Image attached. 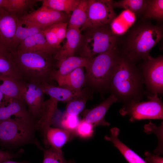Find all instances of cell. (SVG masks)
<instances>
[{
	"mask_svg": "<svg viewBox=\"0 0 163 163\" xmlns=\"http://www.w3.org/2000/svg\"><path fill=\"white\" fill-rule=\"evenodd\" d=\"M124 34L123 39L120 37L118 44L121 43V50H118L121 56L135 64L147 59L151 50L162 38L163 27L162 25H155L141 20Z\"/></svg>",
	"mask_w": 163,
	"mask_h": 163,
	"instance_id": "1",
	"label": "cell"
},
{
	"mask_svg": "<svg viewBox=\"0 0 163 163\" xmlns=\"http://www.w3.org/2000/svg\"><path fill=\"white\" fill-rule=\"evenodd\" d=\"M14 66L21 80L39 84L52 83L53 73L56 69L55 55L41 51L9 52Z\"/></svg>",
	"mask_w": 163,
	"mask_h": 163,
	"instance_id": "2",
	"label": "cell"
},
{
	"mask_svg": "<svg viewBox=\"0 0 163 163\" xmlns=\"http://www.w3.org/2000/svg\"><path fill=\"white\" fill-rule=\"evenodd\" d=\"M135 64L120 54L110 78L109 89L124 104L139 101L142 96L143 78Z\"/></svg>",
	"mask_w": 163,
	"mask_h": 163,
	"instance_id": "3",
	"label": "cell"
},
{
	"mask_svg": "<svg viewBox=\"0 0 163 163\" xmlns=\"http://www.w3.org/2000/svg\"><path fill=\"white\" fill-rule=\"evenodd\" d=\"M83 30L76 52L79 56L91 58L96 54L117 48L120 36L113 32L110 24Z\"/></svg>",
	"mask_w": 163,
	"mask_h": 163,
	"instance_id": "4",
	"label": "cell"
},
{
	"mask_svg": "<svg viewBox=\"0 0 163 163\" xmlns=\"http://www.w3.org/2000/svg\"><path fill=\"white\" fill-rule=\"evenodd\" d=\"M120 54L116 48L91 58L85 68V84L98 91L109 89L113 69Z\"/></svg>",
	"mask_w": 163,
	"mask_h": 163,
	"instance_id": "5",
	"label": "cell"
},
{
	"mask_svg": "<svg viewBox=\"0 0 163 163\" xmlns=\"http://www.w3.org/2000/svg\"><path fill=\"white\" fill-rule=\"evenodd\" d=\"M37 123L15 117L0 121V142L14 146L33 144L42 150L43 148L35 136Z\"/></svg>",
	"mask_w": 163,
	"mask_h": 163,
	"instance_id": "6",
	"label": "cell"
},
{
	"mask_svg": "<svg viewBox=\"0 0 163 163\" xmlns=\"http://www.w3.org/2000/svg\"><path fill=\"white\" fill-rule=\"evenodd\" d=\"M149 100L133 101L124 105L120 110L122 116L128 115L132 122L145 119H161L163 118V105L156 94L148 97Z\"/></svg>",
	"mask_w": 163,
	"mask_h": 163,
	"instance_id": "7",
	"label": "cell"
},
{
	"mask_svg": "<svg viewBox=\"0 0 163 163\" xmlns=\"http://www.w3.org/2000/svg\"><path fill=\"white\" fill-rule=\"evenodd\" d=\"M112 0H88L87 15L82 31L88 28L109 24L116 17Z\"/></svg>",
	"mask_w": 163,
	"mask_h": 163,
	"instance_id": "8",
	"label": "cell"
},
{
	"mask_svg": "<svg viewBox=\"0 0 163 163\" xmlns=\"http://www.w3.org/2000/svg\"><path fill=\"white\" fill-rule=\"evenodd\" d=\"M144 83L152 94H161L163 91V57L149 56L142 67Z\"/></svg>",
	"mask_w": 163,
	"mask_h": 163,
	"instance_id": "9",
	"label": "cell"
},
{
	"mask_svg": "<svg viewBox=\"0 0 163 163\" xmlns=\"http://www.w3.org/2000/svg\"><path fill=\"white\" fill-rule=\"evenodd\" d=\"M70 15L44 6L21 16L20 19L31 22L38 26L43 30L54 24L68 22Z\"/></svg>",
	"mask_w": 163,
	"mask_h": 163,
	"instance_id": "10",
	"label": "cell"
},
{
	"mask_svg": "<svg viewBox=\"0 0 163 163\" xmlns=\"http://www.w3.org/2000/svg\"><path fill=\"white\" fill-rule=\"evenodd\" d=\"M22 97L31 115L37 122L44 102V93L40 84L20 80Z\"/></svg>",
	"mask_w": 163,
	"mask_h": 163,
	"instance_id": "11",
	"label": "cell"
},
{
	"mask_svg": "<svg viewBox=\"0 0 163 163\" xmlns=\"http://www.w3.org/2000/svg\"><path fill=\"white\" fill-rule=\"evenodd\" d=\"M19 19L16 14L0 8V47L9 52L16 50L14 37Z\"/></svg>",
	"mask_w": 163,
	"mask_h": 163,
	"instance_id": "12",
	"label": "cell"
},
{
	"mask_svg": "<svg viewBox=\"0 0 163 163\" xmlns=\"http://www.w3.org/2000/svg\"><path fill=\"white\" fill-rule=\"evenodd\" d=\"M12 116L33 123L37 121L28 111L23 98H12L0 104V121L11 118Z\"/></svg>",
	"mask_w": 163,
	"mask_h": 163,
	"instance_id": "13",
	"label": "cell"
},
{
	"mask_svg": "<svg viewBox=\"0 0 163 163\" xmlns=\"http://www.w3.org/2000/svg\"><path fill=\"white\" fill-rule=\"evenodd\" d=\"M118 101L112 94L106 99L93 108L87 110L83 113V119L95 126H108L110 124L104 119L105 115L110 106L113 103Z\"/></svg>",
	"mask_w": 163,
	"mask_h": 163,
	"instance_id": "14",
	"label": "cell"
},
{
	"mask_svg": "<svg viewBox=\"0 0 163 163\" xmlns=\"http://www.w3.org/2000/svg\"><path fill=\"white\" fill-rule=\"evenodd\" d=\"M81 32L79 29L67 27L66 41L55 56L56 61L74 56L80 43Z\"/></svg>",
	"mask_w": 163,
	"mask_h": 163,
	"instance_id": "15",
	"label": "cell"
},
{
	"mask_svg": "<svg viewBox=\"0 0 163 163\" xmlns=\"http://www.w3.org/2000/svg\"><path fill=\"white\" fill-rule=\"evenodd\" d=\"M42 31L25 39L19 45L16 50L22 51H41L55 55L58 50L48 44Z\"/></svg>",
	"mask_w": 163,
	"mask_h": 163,
	"instance_id": "16",
	"label": "cell"
},
{
	"mask_svg": "<svg viewBox=\"0 0 163 163\" xmlns=\"http://www.w3.org/2000/svg\"><path fill=\"white\" fill-rule=\"evenodd\" d=\"M76 136L73 131L60 128L49 127L46 130L43 141L45 145L61 150L62 147Z\"/></svg>",
	"mask_w": 163,
	"mask_h": 163,
	"instance_id": "17",
	"label": "cell"
},
{
	"mask_svg": "<svg viewBox=\"0 0 163 163\" xmlns=\"http://www.w3.org/2000/svg\"><path fill=\"white\" fill-rule=\"evenodd\" d=\"M84 67L78 68L68 74L55 78L58 86L76 91L82 90L85 84Z\"/></svg>",
	"mask_w": 163,
	"mask_h": 163,
	"instance_id": "18",
	"label": "cell"
},
{
	"mask_svg": "<svg viewBox=\"0 0 163 163\" xmlns=\"http://www.w3.org/2000/svg\"><path fill=\"white\" fill-rule=\"evenodd\" d=\"M58 102L50 97L44 101L37 123L38 130L42 134L43 141L46 130L52 124L56 113Z\"/></svg>",
	"mask_w": 163,
	"mask_h": 163,
	"instance_id": "19",
	"label": "cell"
},
{
	"mask_svg": "<svg viewBox=\"0 0 163 163\" xmlns=\"http://www.w3.org/2000/svg\"><path fill=\"white\" fill-rule=\"evenodd\" d=\"M91 58L74 56L56 61V69L53 74L52 81L55 78L66 75L78 68H85Z\"/></svg>",
	"mask_w": 163,
	"mask_h": 163,
	"instance_id": "20",
	"label": "cell"
},
{
	"mask_svg": "<svg viewBox=\"0 0 163 163\" xmlns=\"http://www.w3.org/2000/svg\"><path fill=\"white\" fill-rule=\"evenodd\" d=\"M119 129L117 127L111 128L110 134L106 136L105 139L111 142L119 151L129 163H147L133 151L123 143L119 139Z\"/></svg>",
	"mask_w": 163,
	"mask_h": 163,
	"instance_id": "21",
	"label": "cell"
},
{
	"mask_svg": "<svg viewBox=\"0 0 163 163\" xmlns=\"http://www.w3.org/2000/svg\"><path fill=\"white\" fill-rule=\"evenodd\" d=\"M44 94L48 95L58 102L68 103L81 94L84 89L76 91L67 88L54 85L52 84H40Z\"/></svg>",
	"mask_w": 163,
	"mask_h": 163,
	"instance_id": "22",
	"label": "cell"
},
{
	"mask_svg": "<svg viewBox=\"0 0 163 163\" xmlns=\"http://www.w3.org/2000/svg\"><path fill=\"white\" fill-rule=\"evenodd\" d=\"M136 15L128 10H124L110 24L113 32L120 36L123 35L135 22Z\"/></svg>",
	"mask_w": 163,
	"mask_h": 163,
	"instance_id": "23",
	"label": "cell"
},
{
	"mask_svg": "<svg viewBox=\"0 0 163 163\" xmlns=\"http://www.w3.org/2000/svg\"><path fill=\"white\" fill-rule=\"evenodd\" d=\"M0 91L4 96V100L22 98L19 80L0 73Z\"/></svg>",
	"mask_w": 163,
	"mask_h": 163,
	"instance_id": "24",
	"label": "cell"
},
{
	"mask_svg": "<svg viewBox=\"0 0 163 163\" xmlns=\"http://www.w3.org/2000/svg\"><path fill=\"white\" fill-rule=\"evenodd\" d=\"M43 30L42 28L37 25L19 18L14 37L16 50L19 45L25 39Z\"/></svg>",
	"mask_w": 163,
	"mask_h": 163,
	"instance_id": "25",
	"label": "cell"
},
{
	"mask_svg": "<svg viewBox=\"0 0 163 163\" xmlns=\"http://www.w3.org/2000/svg\"><path fill=\"white\" fill-rule=\"evenodd\" d=\"M88 4V0H80L69 17L67 27L80 29L87 19Z\"/></svg>",
	"mask_w": 163,
	"mask_h": 163,
	"instance_id": "26",
	"label": "cell"
},
{
	"mask_svg": "<svg viewBox=\"0 0 163 163\" xmlns=\"http://www.w3.org/2000/svg\"><path fill=\"white\" fill-rule=\"evenodd\" d=\"M0 73L11 77L17 80L21 79L13 64L9 52L1 47Z\"/></svg>",
	"mask_w": 163,
	"mask_h": 163,
	"instance_id": "27",
	"label": "cell"
},
{
	"mask_svg": "<svg viewBox=\"0 0 163 163\" xmlns=\"http://www.w3.org/2000/svg\"><path fill=\"white\" fill-rule=\"evenodd\" d=\"M80 0H43L42 5L52 9L64 12L70 15L79 4Z\"/></svg>",
	"mask_w": 163,
	"mask_h": 163,
	"instance_id": "28",
	"label": "cell"
},
{
	"mask_svg": "<svg viewBox=\"0 0 163 163\" xmlns=\"http://www.w3.org/2000/svg\"><path fill=\"white\" fill-rule=\"evenodd\" d=\"M141 20L155 19L158 21L163 20V0H147L146 8Z\"/></svg>",
	"mask_w": 163,
	"mask_h": 163,
	"instance_id": "29",
	"label": "cell"
},
{
	"mask_svg": "<svg viewBox=\"0 0 163 163\" xmlns=\"http://www.w3.org/2000/svg\"><path fill=\"white\" fill-rule=\"evenodd\" d=\"M87 91L84 89L79 95L67 103L65 113L73 116H78L84 109L86 102L90 98Z\"/></svg>",
	"mask_w": 163,
	"mask_h": 163,
	"instance_id": "30",
	"label": "cell"
},
{
	"mask_svg": "<svg viewBox=\"0 0 163 163\" xmlns=\"http://www.w3.org/2000/svg\"><path fill=\"white\" fill-rule=\"evenodd\" d=\"M147 0H121L113 1L114 8L129 10L135 15H142L147 5Z\"/></svg>",
	"mask_w": 163,
	"mask_h": 163,
	"instance_id": "31",
	"label": "cell"
},
{
	"mask_svg": "<svg viewBox=\"0 0 163 163\" xmlns=\"http://www.w3.org/2000/svg\"><path fill=\"white\" fill-rule=\"evenodd\" d=\"M35 0H3L2 8L14 14L23 12L30 8L37 2Z\"/></svg>",
	"mask_w": 163,
	"mask_h": 163,
	"instance_id": "32",
	"label": "cell"
},
{
	"mask_svg": "<svg viewBox=\"0 0 163 163\" xmlns=\"http://www.w3.org/2000/svg\"><path fill=\"white\" fill-rule=\"evenodd\" d=\"M43 159L42 163H73L72 161L66 160L61 150L55 149L51 147L42 149Z\"/></svg>",
	"mask_w": 163,
	"mask_h": 163,
	"instance_id": "33",
	"label": "cell"
},
{
	"mask_svg": "<svg viewBox=\"0 0 163 163\" xmlns=\"http://www.w3.org/2000/svg\"><path fill=\"white\" fill-rule=\"evenodd\" d=\"M163 123L159 126H157L151 121L148 124H145L144 127V132L148 134L155 133L157 136L158 139V145L154 151L156 155H159L163 153Z\"/></svg>",
	"mask_w": 163,
	"mask_h": 163,
	"instance_id": "34",
	"label": "cell"
},
{
	"mask_svg": "<svg viewBox=\"0 0 163 163\" xmlns=\"http://www.w3.org/2000/svg\"><path fill=\"white\" fill-rule=\"evenodd\" d=\"M78 116H73L64 114L61 118L56 123L61 128L73 131L77 127L79 121Z\"/></svg>",
	"mask_w": 163,
	"mask_h": 163,
	"instance_id": "35",
	"label": "cell"
},
{
	"mask_svg": "<svg viewBox=\"0 0 163 163\" xmlns=\"http://www.w3.org/2000/svg\"><path fill=\"white\" fill-rule=\"evenodd\" d=\"M94 128L91 123L82 119L80 121L74 133L76 136L84 139L88 138L93 134Z\"/></svg>",
	"mask_w": 163,
	"mask_h": 163,
	"instance_id": "36",
	"label": "cell"
},
{
	"mask_svg": "<svg viewBox=\"0 0 163 163\" xmlns=\"http://www.w3.org/2000/svg\"><path fill=\"white\" fill-rule=\"evenodd\" d=\"M42 32L48 44L53 47L59 50L61 46L53 25Z\"/></svg>",
	"mask_w": 163,
	"mask_h": 163,
	"instance_id": "37",
	"label": "cell"
},
{
	"mask_svg": "<svg viewBox=\"0 0 163 163\" xmlns=\"http://www.w3.org/2000/svg\"><path fill=\"white\" fill-rule=\"evenodd\" d=\"M68 23H60L53 25L60 44L66 38Z\"/></svg>",
	"mask_w": 163,
	"mask_h": 163,
	"instance_id": "38",
	"label": "cell"
},
{
	"mask_svg": "<svg viewBox=\"0 0 163 163\" xmlns=\"http://www.w3.org/2000/svg\"><path fill=\"white\" fill-rule=\"evenodd\" d=\"M145 161L147 163H163V158L148 151L145 152Z\"/></svg>",
	"mask_w": 163,
	"mask_h": 163,
	"instance_id": "39",
	"label": "cell"
},
{
	"mask_svg": "<svg viewBox=\"0 0 163 163\" xmlns=\"http://www.w3.org/2000/svg\"><path fill=\"white\" fill-rule=\"evenodd\" d=\"M16 155L0 150V163L16 157Z\"/></svg>",
	"mask_w": 163,
	"mask_h": 163,
	"instance_id": "40",
	"label": "cell"
},
{
	"mask_svg": "<svg viewBox=\"0 0 163 163\" xmlns=\"http://www.w3.org/2000/svg\"><path fill=\"white\" fill-rule=\"evenodd\" d=\"M0 163H26L24 162H17L10 160H6L2 161Z\"/></svg>",
	"mask_w": 163,
	"mask_h": 163,
	"instance_id": "41",
	"label": "cell"
},
{
	"mask_svg": "<svg viewBox=\"0 0 163 163\" xmlns=\"http://www.w3.org/2000/svg\"><path fill=\"white\" fill-rule=\"evenodd\" d=\"M4 96L3 93L0 91V104L3 101Z\"/></svg>",
	"mask_w": 163,
	"mask_h": 163,
	"instance_id": "42",
	"label": "cell"
},
{
	"mask_svg": "<svg viewBox=\"0 0 163 163\" xmlns=\"http://www.w3.org/2000/svg\"><path fill=\"white\" fill-rule=\"evenodd\" d=\"M3 0H0V8H2Z\"/></svg>",
	"mask_w": 163,
	"mask_h": 163,
	"instance_id": "43",
	"label": "cell"
}]
</instances>
